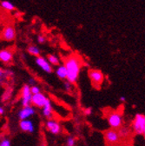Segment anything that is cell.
<instances>
[{"label":"cell","mask_w":145,"mask_h":146,"mask_svg":"<svg viewBox=\"0 0 145 146\" xmlns=\"http://www.w3.org/2000/svg\"><path fill=\"white\" fill-rule=\"evenodd\" d=\"M76 139L73 137H69L66 140V146H75Z\"/></svg>","instance_id":"21"},{"label":"cell","mask_w":145,"mask_h":146,"mask_svg":"<svg viewBox=\"0 0 145 146\" xmlns=\"http://www.w3.org/2000/svg\"><path fill=\"white\" fill-rule=\"evenodd\" d=\"M133 131L138 135L145 134V116L143 114H136L132 122Z\"/></svg>","instance_id":"2"},{"label":"cell","mask_w":145,"mask_h":146,"mask_svg":"<svg viewBox=\"0 0 145 146\" xmlns=\"http://www.w3.org/2000/svg\"><path fill=\"white\" fill-rule=\"evenodd\" d=\"M29 84H30V85H35L36 84V80L34 79V78H30V80H29Z\"/></svg>","instance_id":"27"},{"label":"cell","mask_w":145,"mask_h":146,"mask_svg":"<svg viewBox=\"0 0 145 146\" xmlns=\"http://www.w3.org/2000/svg\"><path fill=\"white\" fill-rule=\"evenodd\" d=\"M35 113H36V111L33 106H31V105L24 106L19 112V117L20 120L27 119V118H30L32 116H34Z\"/></svg>","instance_id":"9"},{"label":"cell","mask_w":145,"mask_h":146,"mask_svg":"<svg viewBox=\"0 0 145 146\" xmlns=\"http://www.w3.org/2000/svg\"><path fill=\"white\" fill-rule=\"evenodd\" d=\"M89 79L91 81L92 85L97 88L99 89L101 87V84L103 82L104 79V76L103 74V72L97 69H92V70H89Z\"/></svg>","instance_id":"3"},{"label":"cell","mask_w":145,"mask_h":146,"mask_svg":"<svg viewBox=\"0 0 145 146\" xmlns=\"http://www.w3.org/2000/svg\"><path fill=\"white\" fill-rule=\"evenodd\" d=\"M45 126H46V129L48 130V131L50 133H51L52 135H58L62 131V127H61V124L59 123V122H58L55 119H52V118H50L47 120Z\"/></svg>","instance_id":"5"},{"label":"cell","mask_w":145,"mask_h":146,"mask_svg":"<svg viewBox=\"0 0 145 146\" xmlns=\"http://www.w3.org/2000/svg\"><path fill=\"white\" fill-rule=\"evenodd\" d=\"M56 74L60 79H66L67 78V70L64 65H58L56 70Z\"/></svg>","instance_id":"15"},{"label":"cell","mask_w":145,"mask_h":146,"mask_svg":"<svg viewBox=\"0 0 145 146\" xmlns=\"http://www.w3.org/2000/svg\"><path fill=\"white\" fill-rule=\"evenodd\" d=\"M104 137L105 140L108 143L110 144H116L119 142L120 140V136L119 133L117 130L115 129H111V130H108L105 134H104Z\"/></svg>","instance_id":"7"},{"label":"cell","mask_w":145,"mask_h":146,"mask_svg":"<svg viewBox=\"0 0 145 146\" xmlns=\"http://www.w3.org/2000/svg\"><path fill=\"white\" fill-rule=\"evenodd\" d=\"M47 98H48L44 94H43L41 92L34 94L31 97V104L33 105H35V106H37V107L42 108L44 106V104Z\"/></svg>","instance_id":"12"},{"label":"cell","mask_w":145,"mask_h":146,"mask_svg":"<svg viewBox=\"0 0 145 146\" xmlns=\"http://www.w3.org/2000/svg\"><path fill=\"white\" fill-rule=\"evenodd\" d=\"M106 146H109V145H106Z\"/></svg>","instance_id":"31"},{"label":"cell","mask_w":145,"mask_h":146,"mask_svg":"<svg viewBox=\"0 0 145 146\" xmlns=\"http://www.w3.org/2000/svg\"><path fill=\"white\" fill-rule=\"evenodd\" d=\"M119 99H120V101H121V102H122V103L126 102V98H125L124 96H121Z\"/></svg>","instance_id":"29"},{"label":"cell","mask_w":145,"mask_h":146,"mask_svg":"<svg viewBox=\"0 0 145 146\" xmlns=\"http://www.w3.org/2000/svg\"><path fill=\"white\" fill-rule=\"evenodd\" d=\"M32 94L30 92V87L29 84H24L21 90V103L23 107L30 105Z\"/></svg>","instance_id":"6"},{"label":"cell","mask_w":145,"mask_h":146,"mask_svg":"<svg viewBox=\"0 0 145 146\" xmlns=\"http://www.w3.org/2000/svg\"><path fill=\"white\" fill-rule=\"evenodd\" d=\"M82 63L83 62L81 58L79 56H77V55H71L65 59L64 65L65 66L67 70V81L70 82L71 84H74L77 81Z\"/></svg>","instance_id":"1"},{"label":"cell","mask_w":145,"mask_h":146,"mask_svg":"<svg viewBox=\"0 0 145 146\" xmlns=\"http://www.w3.org/2000/svg\"><path fill=\"white\" fill-rule=\"evenodd\" d=\"M107 120L111 129L117 130L122 125V117L117 111H112L107 116Z\"/></svg>","instance_id":"4"},{"label":"cell","mask_w":145,"mask_h":146,"mask_svg":"<svg viewBox=\"0 0 145 146\" xmlns=\"http://www.w3.org/2000/svg\"><path fill=\"white\" fill-rule=\"evenodd\" d=\"M83 111H84V114H85V115L89 116V115H90V114L92 113V109H91V108H86Z\"/></svg>","instance_id":"26"},{"label":"cell","mask_w":145,"mask_h":146,"mask_svg":"<svg viewBox=\"0 0 145 146\" xmlns=\"http://www.w3.org/2000/svg\"><path fill=\"white\" fill-rule=\"evenodd\" d=\"M7 78H7V76H6L5 70H4L3 68H0V84H4Z\"/></svg>","instance_id":"19"},{"label":"cell","mask_w":145,"mask_h":146,"mask_svg":"<svg viewBox=\"0 0 145 146\" xmlns=\"http://www.w3.org/2000/svg\"><path fill=\"white\" fill-rule=\"evenodd\" d=\"M13 58V53L11 50L9 49H5L0 50V61L5 63V64H9L12 61Z\"/></svg>","instance_id":"13"},{"label":"cell","mask_w":145,"mask_h":146,"mask_svg":"<svg viewBox=\"0 0 145 146\" xmlns=\"http://www.w3.org/2000/svg\"><path fill=\"white\" fill-rule=\"evenodd\" d=\"M16 38V31L12 25H7L1 32V38L5 41H13Z\"/></svg>","instance_id":"8"},{"label":"cell","mask_w":145,"mask_h":146,"mask_svg":"<svg viewBox=\"0 0 145 146\" xmlns=\"http://www.w3.org/2000/svg\"><path fill=\"white\" fill-rule=\"evenodd\" d=\"M27 50L30 55H32V56H35V57L40 56V50L38 46H36V45H30L28 47Z\"/></svg>","instance_id":"18"},{"label":"cell","mask_w":145,"mask_h":146,"mask_svg":"<svg viewBox=\"0 0 145 146\" xmlns=\"http://www.w3.org/2000/svg\"><path fill=\"white\" fill-rule=\"evenodd\" d=\"M64 88L67 92H70V91L72 90V84L69 81H66L64 84Z\"/></svg>","instance_id":"24"},{"label":"cell","mask_w":145,"mask_h":146,"mask_svg":"<svg viewBox=\"0 0 145 146\" xmlns=\"http://www.w3.org/2000/svg\"><path fill=\"white\" fill-rule=\"evenodd\" d=\"M30 92H31V94L32 95H34V94H37V93H39V92H41V90H40V88H39V86H38V85H31V87H30Z\"/></svg>","instance_id":"22"},{"label":"cell","mask_w":145,"mask_h":146,"mask_svg":"<svg viewBox=\"0 0 145 146\" xmlns=\"http://www.w3.org/2000/svg\"><path fill=\"white\" fill-rule=\"evenodd\" d=\"M0 6H1L4 10L8 11H11L15 10L14 5L10 1H7V0H4V1L0 2Z\"/></svg>","instance_id":"16"},{"label":"cell","mask_w":145,"mask_h":146,"mask_svg":"<svg viewBox=\"0 0 145 146\" xmlns=\"http://www.w3.org/2000/svg\"><path fill=\"white\" fill-rule=\"evenodd\" d=\"M36 64L38 67H40L44 72L46 73H51L53 71V68L52 65L48 62V60H46L44 58L38 56L36 58Z\"/></svg>","instance_id":"11"},{"label":"cell","mask_w":145,"mask_h":146,"mask_svg":"<svg viewBox=\"0 0 145 146\" xmlns=\"http://www.w3.org/2000/svg\"><path fill=\"white\" fill-rule=\"evenodd\" d=\"M117 146H128V145H117Z\"/></svg>","instance_id":"30"},{"label":"cell","mask_w":145,"mask_h":146,"mask_svg":"<svg viewBox=\"0 0 145 146\" xmlns=\"http://www.w3.org/2000/svg\"><path fill=\"white\" fill-rule=\"evenodd\" d=\"M120 129V131H119V136L120 137H126L127 136L129 135V133H130V131H129V130L127 129V128H122V127H120L119 128Z\"/></svg>","instance_id":"20"},{"label":"cell","mask_w":145,"mask_h":146,"mask_svg":"<svg viewBox=\"0 0 145 146\" xmlns=\"http://www.w3.org/2000/svg\"><path fill=\"white\" fill-rule=\"evenodd\" d=\"M5 113V109L0 105V115H3Z\"/></svg>","instance_id":"28"},{"label":"cell","mask_w":145,"mask_h":146,"mask_svg":"<svg viewBox=\"0 0 145 146\" xmlns=\"http://www.w3.org/2000/svg\"><path fill=\"white\" fill-rule=\"evenodd\" d=\"M48 58V62L51 64V65H57L58 66L60 64V61L58 57H57L56 55H53V54H50L47 56Z\"/></svg>","instance_id":"17"},{"label":"cell","mask_w":145,"mask_h":146,"mask_svg":"<svg viewBox=\"0 0 145 146\" xmlns=\"http://www.w3.org/2000/svg\"><path fill=\"white\" fill-rule=\"evenodd\" d=\"M43 108V115L44 117H45L47 119H50V118H52V116H53V110H52V104H51V102L49 98L46 99L44 106L42 107Z\"/></svg>","instance_id":"14"},{"label":"cell","mask_w":145,"mask_h":146,"mask_svg":"<svg viewBox=\"0 0 145 146\" xmlns=\"http://www.w3.org/2000/svg\"><path fill=\"white\" fill-rule=\"evenodd\" d=\"M38 42L39 44H44L46 42V38H45V36L44 35H39L38 36Z\"/></svg>","instance_id":"25"},{"label":"cell","mask_w":145,"mask_h":146,"mask_svg":"<svg viewBox=\"0 0 145 146\" xmlns=\"http://www.w3.org/2000/svg\"><path fill=\"white\" fill-rule=\"evenodd\" d=\"M0 146H11V140L9 138H3L0 140Z\"/></svg>","instance_id":"23"},{"label":"cell","mask_w":145,"mask_h":146,"mask_svg":"<svg viewBox=\"0 0 145 146\" xmlns=\"http://www.w3.org/2000/svg\"><path fill=\"white\" fill-rule=\"evenodd\" d=\"M19 127L24 132H27V133H33L36 130L34 122L29 118L20 120Z\"/></svg>","instance_id":"10"}]
</instances>
